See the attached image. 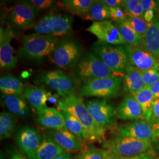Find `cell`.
<instances>
[{
	"label": "cell",
	"instance_id": "cell-45",
	"mask_svg": "<svg viewBox=\"0 0 159 159\" xmlns=\"http://www.w3.org/2000/svg\"><path fill=\"white\" fill-rule=\"evenodd\" d=\"M10 159H27L24 154L18 151H14L11 154Z\"/></svg>",
	"mask_w": 159,
	"mask_h": 159
},
{
	"label": "cell",
	"instance_id": "cell-34",
	"mask_svg": "<svg viewBox=\"0 0 159 159\" xmlns=\"http://www.w3.org/2000/svg\"><path fill=\"white\" fill-rule=\"evenodd\" d=\"M123 8L127 16L137 17L144 20V11L140 1L123 0Z\"/></svg>",
	"mask_w": 159,
	"mask_h": 159
},
{
	"label": "cell",
	"instance_id": "cell-14",
	"mask_svg": "<svg viewBox=\"0 0 159 159\" xmlns=\"http://www.w3.org/2000/svg\"><path fill=\"white\" fill-rule=\"evenodd\" d=\"M13 35L8 26L6 29L1 27L0 31V68L8 71L17 66V57L14 56V48L11 44Z\"/></svg>",
	"mask_w": 159,
	"mask_h": 159
},
{
	"label": "cell",
	"instance_id": "cell-46",
	"mask_svg": "<svg viewBox=\"0 0 159 159\" xmlns=\"http://www.w3.org/2000/svg\"><path fill=\"white\" fill-rule=\"evenodd\" d=\"M72 156L69 152L65 151L64 153L52 159H72Z\"/></svg>",
	"mask_w": 159,
	"mask_h": 159
},
{
	"label": "cell",
	"instance_id": "cell-3",
	"mask_svg": "<svg viewBox=\"0 0 159 159\" xmlns=\"http://www.w3.org/2000/svg\"><path fill=\"white\" fill-rule=\"evenodd\" d=\"M22 46L18 50V57L29 61H40L51 55L58 46L57 37L33 34L23 36Z\"/></svg>",
	"mask_w": 159,
	"mask_h": 159
},
{
	"label": "cell",
	"instance_id": "cell-32",
	"mask_svg": "<svg viewBox=\"0 0 159 159\" xmlns=\"http://www.w3.org/2000/svg\"><path fill=\"white\" fill-rule=\"evenodd\" d=\"M80 159H111L114 154L107 150H102L92 146H87L85 149L77 154Z\"/></svg>",
	"mask_w": 159,
	"mask_h": 159
},
{
	"label": "cell",
	"instance_id": "cell-29",
	"mask_svg": "<svg viewBox=\"0 0 159 159\" xmlns=\"http://www.w3.org/2000/svg\"><path fill=\"white\" fill-rule=\"evenodd\" d=\"M94 0H64L59 4L68 11L86 20Z\"/></svg>",
	"mask_w": 159,
	"mask_h": 159
},
{
	"label": "cell",
	"instance_id": "cell-11",
	"mask_svg": "<svg viewBox=\"0 0 159 159\" xmlns=\"http://www.w3.org/2000/svg\"><path fill=\"white\" fill-rule=\"evenodd\" d=\"M13 139L27 158L33 159L41 140V135L38 130L30 125H21L13 133Z\"/></svg>",
	"mask_w": 159,
	"mask_h": 159
},
{
	"label": "cell",
	"instance_id": "cell-10",
	"mask_svg": "<svg viewBox=\"0 0 159 159\" xmlns=\"http://www.w3.org/2000/svg\"><path fill=\"white\" fill-rule=\"evenodd\" d=\"M37 12L27 1L13 6L7 16V23L10 29L23 31L34 26Z\"/></svg>",
	"mask_w": 159,
	"mask_h": 159
},
{
	"label": "cell",
	"instance_id": "cell-27",
	"mask_svg": "<svg viewBox=\"0 0 159 159\" xmlns=\"http://www.w3.org/2000/svg\"><path fill=\"white\" fill-rule=\"evenodd\" d=\"M113 23L127 44L131 48L143 46L144 37L140 34H138L125 19L121 21Z\"/></svg>",
	"mask_w": 159,
	"mask_h": 159
},
{
	"label": "cell",
	"instance_id": "cell-37",
	"mask_svg": "<svg viewBox=\"0 0 159 159\" xmlns=\"http://www.w3.org/2000/svg\"><path fill=\"white\" fill-rule=\"evenodd\" d=\"M27 2L33 7L35 11L38 12L51 8L57 1L53 0H30Z\"/></svg>",
	"mask_w": 159,
	"mask_h": 159
},
{
	"label": "cell",
	"instance_id": "cell-6",
	"mask_svg": "<svg viewBox=\"0 0 159 159\" xmlns=\"http://www.w3.org/2000/svg\"><path fill=\"white\" fill-rule=\"evenodd\" d=\"M153 144L136 139L116 135L102 143L103 148L106 150L123 158H130L139 154L150 153L153 148Z\"/></svg>",
	"mask_w": 159,
	"mask_h": 159
},
{
	"label": "cell",
	"instance_id": "cell-18",
	"mask_svg": "<svg viewBox=\"0 0 159 159\" xmlns=\"http://www.w3.org/2000/svg\"><path fill=\"white\" fill-rule=\"evenodd\" d=\"M23 94L31 108L37 113L47 107V102L52 97L51 93L43 87L32 85L25 86Z\"/></svg>",
	"mask_w": 159,
	"mask_h": 159
},
{
	"label": "cell",
	"instance_id": "cell-36",
	"mask_svg": "<svg viewBox=\"0 0 159 159\" xmlns=\"http://www.w3.org/2000/svg\"><path fill=\"white\" fill-rule=\"evenodd\" d=\"M146 87H150L159 81V69H151L141 71Z\"/></svg>",
	"mask_w": 159,
	"mask_h": 159
},
{
	"label": "cell",
	"instance_id": "cell-24",
	"mask_svg": "<svg viewBox=\"0 0 159 159\" xmlns=\"http://www.w3.org/2000/svg\"><path fill=\"white\" fill-rule=\"evenodd\" d=\"M132 95L142 108L143 120L150 125L152 120L153 105L155 99L150 87H146L141 91Z\"/></svg>",
	"mask_w": 159,
	"mask_h": 159
},
{
	"label": "cell",
	"instance_id": "cell-26",
	"mask_svg": "<svg viewBox=\"0 0 159 159\" xmlns=\"http://www.w3.org/2000/svg\"><path fill=\"white\" fill-rule=\"evenodd\" d=\"M50 14L52 23L53 36L63 37L67 35L71 32L74 20L73 16L61 13Z\"/></svg>",
	"mask_w": 159,
	"mask_h": 159
},
{
	"label": "cell",
	"instance_id": "cell-16",
	"mask_svg": "<svg viewBox=\"0 0 159 159\" xmlns=\"http://www.w3.org/2000/svg\"><path fill=\"white\" fill-rule=\"evenodd\" d=\"M130 66L143 71L159 69V60L143 46L131 48Z\"/></svg>",
	"mask_w": 159,
	"mask_h": 159
},
{
	"label": "cell",
	"instance_id": "cell-5",
	"mask_svg": "<svg viewBox=\"0 0 159 159\" xmlns=\"http://www.w3.org/2000/svg\"><path fill=\"white\" fill-rule=\"evenodd\" d=\"M122 90L121 77L113 75L80 85L78 93L80 97H96L107 100L119 97Z\"/></svg>",
	"mask_w": 159,
	"mask_h": 159
},
{
	"label": "cell",
	"instance_id": "cell-20",
	"mask_svg": "<svg viewBox=\"0 0 159 159\" xmlns=\"http://www.w3.org/2000/svg\"><path fill=\"white\" fill-rule=\"evenodd\" d=\"M123 90L126 94H133L141 91L146 85L143 80L142 72L129 66L121 77Z\"/></svg>",
	"mask_w": 159,
	"mask_h": 159
},
{
	"label": "cell",
	"instance_id": "cell-31",
	"mask_svg": "<svg viewBox=\"0 0 159 159\" xmlns=\"http://www.w3.org/2000/svg\"><path fill=\"white\" fill-rule=\"evenodd\" d=\"M16 121L14 115L10 112L2 111L0 114V139L10 138L16 127Z\"/></svg>",
	"mask_w": 159,
	"mask_h": 159
},
{
	"label": "cell",
	"instance_id": "cell-17",
	"mask_svg": "<svg viewBox=\"0 0 159 159\" xmlns=\"http://www.w3.org/2000/svg\"><path fill=\"white\" fill-rule=\"evenodd\" d=\"M116 117L123 121L143 120L142 108L131 94H126L116 107Z\"/></svg>",
	"mask_w": 159,
	"mask_h": 159
},
{
	"label": "cell",
	"instance_id": "cell-47",
	"mask_svg": "<svg viewBox=\"0 0 159 159\" xmlns=\"http://www.w3.org/2000/svg\"><path fill=\"white\" fill-rule=\"evenodd\" d=\"M154 133V134L156 137L157 140L159 141V128H157V129H153Z\"/></svg>",
	"mask_w": 159,
	"mask_h": 159
},
{
	"label": "cell",
	"instance_id": "cell-1",
	"mask_svg": "<svg viewBox=\"0 0 159 159\" xmlns=\"http://www.w3.org/2000/svg\"><path fill=\"white\" fill-rule=\"evenodd\" d=\"M60 111L72 114L84 126L87 131L89 142L102 141L106 130L94 120L81 97L76 95L63 97L57 103Z\"/></svg>",
	"mask_w": 159,
	"mask_h": 159
},
{
	"label": "cell",
	"instance_id": "cell-2",
	"mask_svg": "<svg viewBox=\"0 0 159 159\" xmlns=\"http://www.w3.org/2000/svg\"><path fill=\"white\" fill-rule=\"evenodd\" d=\"M92 52L114 74H123L130 64L131 48L127 44L113 45L97 41L91 46Z\"/></svg>",
	"mask_w": 159,
	"mask_h": 159
},
{
	"label": "cell",
	"instance_id": "cell-48",
	"mask_svg": "<svg viewBox=\"0 0 159 159\" xmlns=\"http://www.w3.org/2000/svg\"><path fill=\"white\" fill-rule=\"evenodd\" d=\"M111 159H127V158H123V157H119L115 154H114V156L113 157V158Z\"/></svg>",
	"mask_w": 159,
	"mask_h": 159
},
{
	"label": "cell",
	"instance_id": "cell-23",
	"mask_svg": "<svg viewBox=\"0 0 159 159\" xmlns=\"http://www.w3.org/2000/svg\"><path fill=\"white\" fill-rule=\"evenodd\" d=\"M143 46L159 60V14L155 21L148 25L144 36Z\"/></svg>",
	"mask_w": 159,
	"mask_h": 159
},
{
	"label": "cell",
	"instance_id": "cell-42",
	"mask_svg": "<svg viewBox=\"0 0 159 159\" xmlns=\"http://www.w3.org/2000/svg\"><path fill=\"white\" fill-rule=\"evenodd\" d=\"M102 1L110 8L123 7L122 0H102Z\"/></svg>",
	"mask_w": 159,
	"mask_h": 159
},
{
	"label": "cell",
	"instance_id": "cell-44",
	"mask_svg": "<svg viewBox=\"0 0 159 159\" xmlns=\"http://www.w3.org/2000/svg\"><path fill=\"white\" fill-rule=\"evenodd\" d=\"M127 159H157L155 157H154L150 153H148L142 154H139L136 156L132 157L130 158H127Z\"/></svg>",
	"mask_w": 159,
	"mask_h": 159
},
{
	"label": "cell",
	"instance_id": "cell-33",
	"mask_svg": "<svg viewBox=\"0 0 159 159\" xmlns=\"http://www.w3.org/2000/svg\"><path fill=\"white\" fill-rule=\"evenodd\" d=\"M33 30L34 33L35 34L46 36H53V29L51 14H47L42 17L37 23L34 24Z\"/></svg>",
	"mask_w": 159,
	"mask_h": 159
},
{
	"label": "cell",
	"instance_id": "cell-12",
	"mask_svg": "<svg viewBox=\"0 0 159 159\" xmlns=\"http://www.w3.org/2000/svg\"><path fill=\"white\" fill-rule=\"evenodd\" d=\"M116 136L131 137L152 144L158 142L152 127L144 120L133 121L119 126L116 129Z\"/></svg>",
	"mask_w": 159,
	"mask_h": 159
},
{
	"label": "cell",
	"instance_id": "cell-43",
	"mask_svg": "<svg viewBox=\"0 0 159 159\" xmlns=\"http://www.w3.org/2000/svg\"><path fill=\"white\" fill-rule=\"evenodd\" d=\"M149 87L152 92L154 99H159V81Z\"/></svg>",
	"mask_w": 159,
	"mask_h": 159
},
{
	"label": "cell",
	"instance_id": "cell-15",
	"mask_svg": "<svg viewBox=\"0 0 159 159\" xmlns=\"http://www.w3.org/2000/svg\"><path fill=\"white\" fill-rule=\"evenodd\" d=\"M46 134L51 137L64 151L69 153H80L87 147L84 143L64 128L58 130L49 129L46 131Z\"/></svg>",
	"mask_w": 159,
	"mask_h": 159
},
{
	"label": "cell",
	"instance_id": "cell-8",
	"mask_svg": "<svg viewBox=\"0 0 159 159\" xmlns=\"http://www.w3.org/2000/svg\"><path fill=\"white\" fill-rule=\"evenodd\" d=\"M37 80L63 97L76 95L78 91V84L73 75L63 70H54L41 72L37 76Z\"/></svg>",
	"mask_w": 159,
	"mask_h": 159
},
{
	"label": "cell",
	"instance_id": "cell-19",
	"mask_svg": "<svg viewBox=\"0 0 159 159\" xmlns=\"http://www.w3.org/2000/svg\"><path fill=\"white\" fill-rule=\"evenodd\" d=\"M37 123L43 127L49 129H63L64 119L60 111L52 107H47L37 113Z\"/></svg>",
	"mask_w": 159,
	"mask_h": 159
},
{
	"label": "cell",
	"instance_id": "cell-7",
	"mask_svg": "<svg viewBox=\"0 0 159 159\" xmlns=\"http://www.w3.org/2000/svg\"><path fill=\"white\" fill-rule=\"evenodd\" d=\"M84 52V46L79 40L68 36L60 40L51 58L59 67L72 70Z\"/></svg>",
	"mask_w": 159,
	"mask_h": 159
},
{
	"label": "cell",
	"instance_id": "cell-40",
	"mask_svg": "<svg viewBox=\"0 0 159 159\" xmlns=\"http://www.w3.org/2000/svg\"><path fill=\"white\" fill-rule=\"evenodd\" d=\"M140 2L142 6L144 11L153 10L156 13L159 12V1L153 0H140Z\"/></svg>",
	"mask_w": 159,
	"mask_h": 159
},
{
	"label": "cell",
	"instance_id": "cell-28",
	"mask_svg": "<svg viewBox=\"0 0 159 159\" xmlns=\"http://www.w3.org/2000/svg\"><path fill=\"white\" fill-rule=\"evenodd\" d=\"M64 119V129L71 132L80 140L85 144L89 142L87 131L84 126L72 114L65 111H60Z\"/></svg>",
	"mask_w": 159,
	"mask_h": 159
},
{
	"label": "cell",
	"instance_id": "cell-35",
	"mask_svg": "<svg viewBox=\"0 0 159 159\" xmlns=\"http://www.w3.org/2000/svg\"><path fill=\"white\" fill-rule=\"evenodd\" d=\"M125 20L138 34H140L144 37L148 27V25L144 20L130 16H127Z\"/></svg>",
	"mask_w": 159,
	"mask_h": 159
},
{
	"label": "cell",
	"instance_id": "cell-39",
	"mask_svg": "<svg viewBox=\"0 0 159 159\" xmlns=\"http://www.w3.org/2000/svg\"><path fill=\"white\" fill-rule=\"evenodd\" d=\"M152 120L150 126L153 130L159 128V99H155L153 105Z\"/></svg>",
	"mask_w": 159,
	"mask_h": 159
},
{
	"label": "cell",
	"instance_id": "cell-22",
	"mask_svg": "<svg viewBox=\"0 0 159 159\" xmlns=\"http://www.w3.org/2000/svg\"><path fill=\"white\" fill-rule=\"evenodd\" d=\"M41 135L40 146L33 159H52L65 152L51 137L46 134Z\"/></svg>",
	"mask_w": 159,
	"mask_h": 159
},
{
	"label": "cell",
	"instance_id": "cell-21",
	"mask_svg": "<svg viewBox=\"0 0 159 159\" xmlns=\"http://www.w3.org/2000/svg\"><path fill=\"white\" fill-rule=\"evenodd\" d=\"M2 102L10 113L15 117L27 118L30 114V107L25 98L21 96L5 95L2 96Z\"/></svg>",
	"mask_w": 159,
	"mask_h": 159
},
{
	"label": "cell",
	"instance_id": "cell-4",
	"mask_svg": "<svg viewBox=\"0 0 159 159\" xmlns=\"http://www.w3.org/2000/svg\"><path fill=\"white\" fill-rule=\"evenodd\" d=\"M71 71L78 85L115 75L94 52L90 51L83 53Z\"/></svg>",
	"mask_w": 159,
	"mask_h": 159
},
{
	"label": "cell",
	"instance_id": "cell-38",
	"mask_svg": "<svg viewBox=\"0 0 159 159\" xmlns=\"http://www.w3.org/2000/svg\"><path fill=\"white\" fill-rule=\"evenodd\" d=\"M110 14H111V21L113 22L121 21L127 17V14L123 7H116V8H110Z\"/></svg>",
	"mask_w": 159,
	"mask_h": 159
},
{
	"label": "cell",
	"instance_id": "cell-25",
	"mask_svg": "<svg viewBox=\"0 0 159 159\" xmlns=\"http://www.w3.org/2000/svg\"><path fill=\"white\" fill-rule=\"evenodd\" d=\"M25 86L21 80L14 75L2 74L0 77V90L5 95L21 96L24 94Z\"/></svg>",
	"mask_w": 159,
	"mask_h": 159
},
{
	"label": "cell",
	"instance_id": "cell-41",
	"mask_svg": "<svg viewBox=\"0 0 159 159\" xmlns=\"http://www.w3.org/2000/svg\"><path fill=\"white\" fill-rule=\"evenodd\" d=\"M156 15L157 13L153 10H148L145 11L144 14V20L149 25L155 21L157 18Z\"/></svg>",
	"mask_w": 159,
	"mask_h": 159
},
{
	"label": "cell",
	"instance_id": "cell-13",
	"mask_svg": "<svg viewBox=\"0 0 159 159\" xmlns=\"http://www.w3.org/2000/svg\"><path fill=\"white\" fill-rule=\"evenodd\" d=\"M86 31L94 34L98 41L113 45L127 44L119 30L111 20L93 22Z\"/></svg>",
	"mask_w": 159,
	"mask_h": 159
},
{
	"label": "cell",
	"instance_id": "cell-9",
	"mask_svg": "<svg viewBox=\"0 0 159 159\" xmlns=\"http://www.w3.org/2000/svg\"><path fill=\"white\" fill-rule=\"evenodd\" d=\"M85 106L92 117L105 130H111L116 125V108L106 99L87 101Z\"/></svg>",
	"mask_w": 159,
	"mask_h": 159
},
{
	"label": "cell",
	"instance_id": "cell-49",
	"mask_svg": "<svg viewBox=\"0 0 159 159\" xmlns=\"http://www.w3.org/2000/svg\"><path fill=\"white\" fill-rule=\"evenodd\" d=\"M72 159H80L79 157L77 156V155L76 156H75V157H73L72 158Z\"/></svg>",
	"mask_w": 159,
	"mask_h": 159
},
{
	"label": "cell",
	"instance_id": "cell-30",
	"mask_svg": "<svg viewBox=\"0 0 159 159\" xmlns=\"http://www.w3.org/2000/svg\"><path fill=\"white\" fill-rule=\"evenodd\" d=\"M111 19L110 8L102 0H94L86 20L99 22Z\"/></svg>",
	"mask_w": 159,
	"mask_h": 159
}]
</instances>
